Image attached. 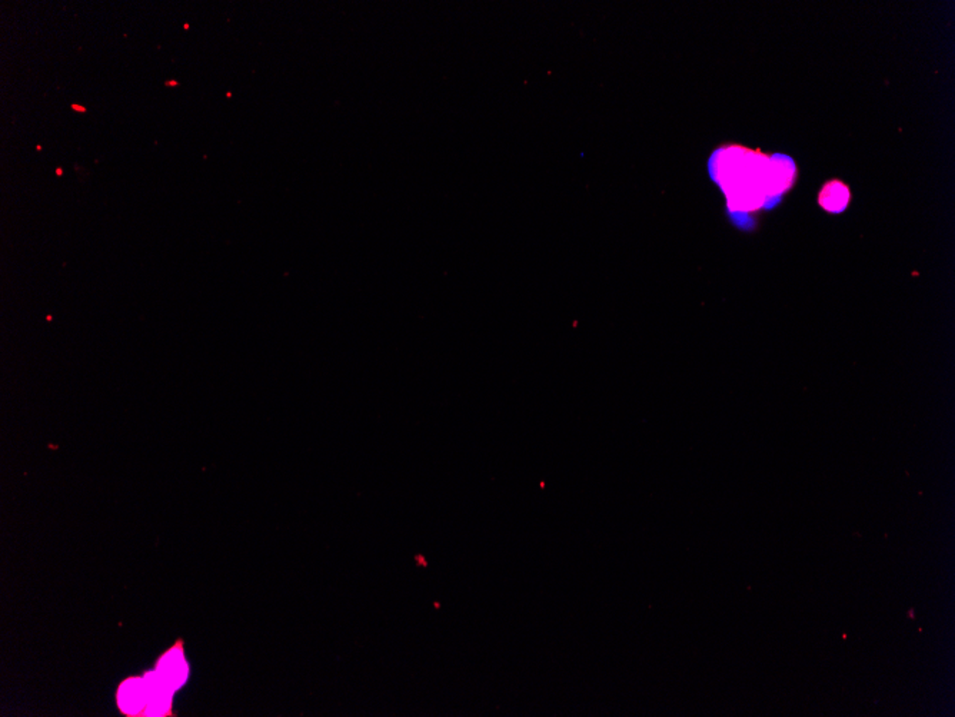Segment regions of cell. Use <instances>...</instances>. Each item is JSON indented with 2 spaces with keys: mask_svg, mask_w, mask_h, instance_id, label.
Instances as JSON below:
<instances>
[{
  "mask_svg": "<svg viewBox=\"0 0 955 717\" xmlns=\"http://www.w3.org/2000/svg\"><path fill=\"white\" fill-rule=\"evenodd\" d=\"M148 683V709L144 716H175L172 713L173 690L166 684L156 672L144 673Z\"/></svg>",
  "mask_w": 955,
  "mask_h": 717,
  "instance_id": "cell-3",
  "label": "cell"
},
{
  "mask_svg": "<svg viewBox=\"0 0 955 717\" xmlns=\"http://www.w3.org/2000/svg\"><path fill=\"white\" fill-rule=\"evenodd\" d=\"M75 107L76 111H85V109H83L82 107Z\"/></svg>",
  "mask_w": 955,
  "mask_h": 717,
  "instance_id": "cell-4",
  "label": "cell"
},
{
  "mask_svg": "<svg viewBox=\"0 0 955 717\" xmlns=\"http://www.w3.org/2000/svg\"><path fill=\"white\" fill-rule=\"evenodd\" d=\"M117 707L126 717L146 714L148 709V683L144 676L127 677L117 689Z\"/></svg>",
  "mask_w": 955,
  "mask_h": 717,
  "instance_id": "cell-2",
  "label": "cell"
},
{
  "mask_svg": "<svg viewBox=\"0 0 955 717\" xmlns=\"http://www.w3.org/2000/svg\"><path fill=\"white\" fill-rule=\"evenodd\" d=\"M155 672L173 692L185 684L190 669H188V663L185 659L183 638H178L172 647L159 656V659L156 660Z\"/></svg>",
  "mask_w": 955,
  "mask_h": 717,
  "instance_id": "cell-1",
  "label": "cell"
}]
</instances>
